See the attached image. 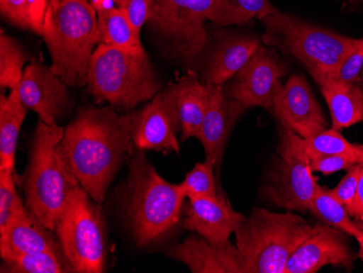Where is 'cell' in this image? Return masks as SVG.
<instances>
[{"mask_svg":"<svg viewBox=\"0 0 363 273\" xmlns=\"http://www.w3.org/2000/svg\"><path fill=\"white\" fill-rule=\"evenodd\" d=\"M3 273H71L75 272L62 250H46L3 260Z\"/></svg>","mask_w":363,"mask_h":273,"instance_id":"obj_26","label":"cell"},{"mask_svg":"<svg viewBox=\"0 0 363 273\" xmlns=\"http://www.w3.org/2000/svg\"><path fill=\"white\" fill-rule=\"evenodd\" d=\"M348 1H350V3H354V0H348Z\"/></svg>","mask_w":363,"mask_h":273,"instance_id":"obj_42","label":"cell"},{"mask_svg":"<svg viewBox=\"0 0 363 273\" xmlns=\"http://www.w3.org/2000/svg\"><path fill=\"white\" fill-rule=\"evenodd\" d=\"M43 40L50 70L73 89L87 85L89 63L98 40L97 11L89 0H50L45 14Z\"/></svg>","mask_w":363,"mask_h":273,"instance_id":"obj_4","label":"cell"},{"mask_svg":"<svg viewBox=\"0 0 363 273\" xmlns=\"http://www.w3.org/2000/svg\"><path fill=\"white\" fill-rule=\"evenodd\" d=\"M49 0H0V11L8 22L43 36Z\"/></svg>","mask_w":363,"mask_h":273,"instance_id":"obj_28","label":"cell"},{"mask_svg":"<svg viewBox=\"0 0 363 273\" xmlns=\"http://www.w3.org/2000/svg\"><path fill=\"white\" fill-rule=\"evenodd\" d=\"M186 195L181 184L168 182L147 160L143 150L132 159L125 194V213L138 247L168 238L181 222Z\"/></svg>","mask_w":363,"mask_h":273,"instance_id":"obj_3","label":"cell"},{"mask_svg":"<svg viewBox=\"0 0 363 273\" xmlns=\"http://www.w3.org/2000/svg\"><path fill=\"white\" fill-rule=\"evenodd\" d=\"M182 227L214 245H224L244 222L225 197H186L182 209Z\"/></svg>","mask_w":363,"mask_h":273,"instance_id":"obj_16","label":"cell"},{"mask_svg":"<svg viewBox=\"0 0 363 273\" xmlns=\"http://www.w3.org/2000/svg\"><path fill=\"white\" fill-rule=\"evenodd\" d=\"M312 228L294 211L254 209L234 233L246 273H285L287 262Z\"/></svg>","mask_w":363,"mask_h":273,"instance_id":"obj_7","label":"cell"},{"mask_svg":"<svg viewBox=\"0 0 363 273\" xmlns=\"http://www.w3.org/2000/svg\"><path fill=\"white\" fill-rule=\"evenodd\" d=\"M55 232L26 209L6 231L0 233V257L7 260L22 255L35 254L61 248Z\"/></svg>","mask_w":363,"mask_h":273,"instance_id":"obj_20","label":"cell"},{"mask_svg":"<svg viewBox=\"0 0 363 273\" xmlns=\"http://www.w3.org/2000/svg\"><path fill=\"white\" fill-rule=\"evenodd\" d=\"M354 257L340 230L317 224L296 248L285 273H315L325 266L352 269Z\"/></svg>","mask_w":363,"mask_h":273,"instance_id":"obj_15","label":"cell"},{"mask_svg":"<svg viewBox=\"0 0 363 273\" xmlns=\"http://www.w3.org/2000/svg\"><path fill=\"white\" fill-rule=\"evenodd\" d=\"M91 1V5L93 6H99L104 5V4L111 3V0H89Z\"/></svg>","mask_w":363,"mask_h":273,"instance_id":"obj_39","label":"cell"},{"mask_svg":"<svg viewBox=\"0 0 363 273\" xmlns=\"http://www.w3.org/2000/svg\"><path fill=\"white\" fill-rule=\"evenodd\" d=\"M362 164L354 165L352 168L348 169L347 174L340 181V184L333 189H328L330 193L346 207L348 211L352 207L354 197L358 189L359 178H360Z\"/></svg>","mask_w":363,"mask_h":273,"instance_id":"obj_36","label":"cell"},{"mask_svg":"<svg viewBox=\"0 0 363 273\" xmlns=\"http://www.w3.org/2000/svg\"><path fill=\"white\" fill-rule=\"evenodd\" d=\"M214 0H156L147 24L162 55L191 62L205 52V22Z\"/></svg>","mask_w":363,"mask_h":273,"instance_id":"obj_9","label":"cell"},{"mask_svg":"<svg viewBox=\"0 0 363 273\" xmlns=\"http://www.w3.org/2000/svg\"><path fill=\"white\" fill-rule=\"evenodd\" d=\"M356 146L357 152H358L359 156L361 158V164H363V145H358V144H354Z\"/></svg>","mask_w":363,"mask_h":273,"instance_id":"obj_40","label":"cell"},{"mask_svg":"<svg viewBox=\"0 0 363 273\" xmlns=\"http://www.w3.org/2000/svg\"><path fill=\"white\" fill-rule=\"evenodd\" d=\"M181 121L172 83L133 113V143L138 150L179 152Z\"/></svg>","mask_w":363,"mask_h":273,"instance_id":"obj_12","label":"cell"},{"mask_svg":"<svg viewBox=\"0 0 363 273\" xmlns=\"http://www.w3.org/2000/svg\"><path fill=\"white\" fill-rule=\"evenodd\" d=\"M261 46L255 35L222 33L210 48L203 69V83L224 85L234 79Z\"/></svg>","mask_w":363,"mask_h":273,"instance_id":"obj_19","label":"cell"},{"mask_svg":"<svg viewBox=\"0 0 363 273\" xmlns=\"http://www.w3.org/2000/svg\"><path fill=\"white\" fill-rule=\"evenodd\" d=\"M337 131L363 121V91L359 84L324 82L319 85Z\"/></svg>","mask_w":363,"mask_h":273,"instance_id":"obj_23","label":"cell"},{"mask_svg":"<svg viewBox=\"0 0 363 273\" xmlns=\"http://www.w3.org/2000/svg\"><path fill=\"white\" fill-rule=\"evenodd\" d=\"M61 147L79 184L103 203L110 183L133 152V113L85 106L65 128Z\"/></svg>","mask_w":363,"mask_h":273,"instance_id":"obj_1","label":"cell"},{"mask_svg":"<svg viewBox=\"0 0 363 273\" xmlns=\"http://www.w3.org/2000/svg\"><path fill=\"white\" fill-rule=\"evenodd\" d=\"M289 68L274 52L261 45L252 58L234 77L226 93L245 109H272L275 96L282 89V77Z\"/></svg>","mask_w":363,"mask_h":273,"instance_id":"obj_11","label":"cell"},{"mask_svg":"<svg viewBox=\"0 0 363 273\" xmlns=\"http://www.w3.org/2000/svg\"><path fill=\"white\" fill-rule=\"evenodd\" d=\"M49 1H50V0H49Z\"/></svg>","mask_w":363,"mask_h":273,"instance_id":"obj_43","label":"cell"},{"mask_svg":"<svg viewBox=\"0 0 363 273\" xmlns=\"http://www.w3.org/2000/svg\"><path fill=\"white\" fill-rule=\"evenodd\" d=\"M28 55L21 43L1 30L0 34V87L18 89L23 77Z\"/></svg>","mask_w":363,"mask_h":273,"instance_id":"obj_29","label":"cell"},{"mask_svg":"<svg viewBox=\"0 0 363 273\" xmlns=\"http://www.w3.org/2000/svg\"><path fill=\"white\" fill-rule=\"evenodd\" d=\"M216 162L206 157L205 162H197L193 170L189 171L184 181L179 183L184 189L186 197L219 196L217 182L214 177Z\"/></svg>","mask_w":363,"mask_h":273,"instance_id":"obj_32","label":"cell"},{"mask_svg":"<svg viewBox=\"0 0 363 273\" xmlns=\"http://www.w3.org/2000/svg\"><path fill=\"white\" fill-rule=\"evenodd\" d=\"M279 123L303 138L328 128L323 110L305 77L291 75L273 101L272 109Z\"/></svg>","mask_w":363,"mask_h":273,"instance_id":"obj_14","label":"cell"},{"mask_svg":"<svg viewBox=\"0 0 363 273\" xmlns=\"http://www.w3.org/2000/svg\"><path fill=\"white\" fill-rule=\"evenodd\" d=\"M359 85H360L361 89H363V68L360 77H359Z\"/></svg>","mask_w":363,"mask_h":273,"instance_id":"obj_41","label":"cell"},{"mask_svg":"<svg viewBox=\"0 0 363 273\" xmlns=\"http://www.w3.org/2000/svg\"><path fill=\"white\" fill-rule=\"evenodd\" d=\"M172 87L181 121L179 140L183 143L189 138H197L201 131L207 109L208 87L194 71H189L177 83H172Z\"/></svg>","mask_w":363,"mask_h":273,"instance_id":"obj_21","label":"cell"},{"mask_svg":"<svg viewBox=\"0 0 363 273\" xmlns=\"http://www.w3.org/2000/svg\"><path fill=\"white\" fill-rule=\"evenodd\" d=\"M111 3L118 5L128 14L130 23L140 34L143 26L147 23L154 10L156 0H111Z\"/></svg>","mask_w":363,"mask_h":273,"instance_id":"obj_35","label":"cell"},{"mask_svg":"<svg viewBox=\"0 0 363 273\" xmlns=\"http://www.w3.org/2000/svg\"><path fill=\"white\" fill-rule=\"evenodd\" d=\"M279 132L277 159L264 185V194L285 211L307 213L319 185L317 178L301 146V136L282 124Z\"/></svg>","mask_w":363,"mask_h":273,"instance_id":"obj_10","label":"cell"},{"mask_svg":"<svg viewBox=\"0 0 363 273\" xmlns=\"http://www.w3.org/2000/svg\"><path fill=\"white\" fill-rule=\"evenodd\" d=\"M352 217L363 222V164L361 169L360 178H359L358 189H357L356 197L350 211H348Z\"/></svg>","mask_w":363,"mask_h":273,"instance_id":"obj_37","label":"cell"},{"mask_svg":"<svg viewBox=\"0 0 363 273\" xmlns=\"http://www.w3.org/2000/svg\"><path fill=\"white\" fill-rule=\"evenodd\" d=\"M26 109L19 87L0 97V170H14L16 144Z\"/></svg>","mask_w":363,"mask_h":273,"instance_id":"obj_22","label":"cell"},{"mask_svg":"<svg viewBox=\"0 0 363 273\" xmlns=\"http://www.w3.org/2000/svg\"><path fill=\"white\" fill-rule=\"evenodd\" d=\"M167 256L186 264L194 273H246L238 246L214 245L201 236L191 235L167 252Z\"/></svg>","mask_w":363,"mask_h":273,"instance_id":"obj_18","label":"cell"},{"mask_svg":"<svg viewBox=\"0 0 363 273\" xmlns=\"http://www.w3.org/2000/svg\"><path fill=\"white\" fill-rule=\"evenodd\" d=\"M358 164H361L359 154L328 155L310 160L312 172H320L324 175L346 170Z\"/></svg>","mask_w":363,"mask_h":273,"instance_id":"obj_34","label":"cell"},{"mask_svg":"<svg viewBox=\"0 0 363 273\" xmlns=\"http://www.w3.org/2000/svg\"><path fill=\"white\" fill-rule=\"evenodd\" d=\"M79 185L69 197L56 233L63 254L77 273H101L106 264V228L101 208Z\"/></svg>","mask_w":363,"mask_h":273,"instance_id":"obj_8","label":"cell"},{"mask_svg":"<svg viewBox=\"0 0 363 273\" xmlns=\"http://www.w3.org/2000/svg\"><path fill=\"white\" fill-rule=\"evenodd\" d=\"M309 211L321 221L354 238H358L363 232V228L350 219L346 207L328 189H323L320 185H318Z\"/></svg>","mask_w":363,"mask_h":273,"instance_id":"obj_27","label":"cell"},{"mask_svg":"<svg viewBox=\"0 0 363 273\" xmlns=\"http://www.w3.org/2000/svg\"><path fill=\"white\" fill-rule=\"evenodd\" d=\"M277 12L270 0H214L208 20L219 26H244Z\"/></svg>","mask_w":363,"mask_h":273,"instance_id":"obj_24","label":"cell"},{"mask_svg":"<svg viewBox=\"0 0 363 273\" xmlns=\"http://www.w3.org/2000/svg\"><path fill=\"white\" fill-rule=\"evenodd\" d=\"M19 93L23 105L49 126L70 115L74 106L68 85L38 61H32L24 69Z\"/></svg>","mask_w":363,"mask_h":273,"instance_id":"obj_13","label":"cell"},{"mask_svg":"<svg viewBox=\"0 0 363 273\" xmlns=\"http://www.w3.org/2000/svg\"><path fill=\"white\" fill-rule=\"evenodd\" d=\"M13 174L14 170H0V233L28 209L16 191Z\"/></svg>","mask_w":363,"mask_h":273,"instance_id":"obj_31","label":"cell"},{"mask_svg":"<svg viewBox=\"0 0 363 273\" xmlns=\"http://www.w3.org/2000/svg\"><path fill=\"white\" fill-rule=\"evenodd\" d=\"M359 243V257L363 260V232L357 238Z\"/></svg>","mask_w":363,"mask_h":273,"instance_id":"obj_38","label":"cell"},{"mask_svg":"<svg viewBox=\"0 0 363 273\" xmlns=\"http://www.w3.org/2000/svg\"><path fill=\"white\" fill-rule=\"evenodd\" d=\"M95 9L97 11L99 44L122 48L143 46L140 34L136 32L128 19V14L121 8L107 6Z\"/></svg>","mask_w":363,"mask_h":273,"instance_id":"obj_25","label":"cell"},{"mask_svg":"<svg viewBox=\"0 0 363 273\" xmlns=\"http://www.w3.org/2000/svg\"><path fill=\"white\" fill-rule=\"evenodd\" d=\"M301 143L310 160L328 155L358 154L354 144L348 142L333 128H326L310 138H301Z\"/></svg>","mask_w":363,"mask_h":273,"instance_id":"obj_30","label":"cell"},{"mask_svg":"<svg viewBox=\"0 0 363 273\" xmlns=\"http://www.w3.org/2000/svg\"><path fill=\"white\" fill-rule=\"evenodd\" d=\"M65 128L40 120L33 132L30 162L24 174L26 207L47 229L56 231L72 191L79 186L61 147Z\"/></svg>","mask_w":363,"mask_h":273,"instance_id":"obj_2","label":"cell"},{"mask_svg":"<svg viewBox=\"0 0 363 273\" xmlns=\"http://www.w3.org/2000/svg\"><path fill=\"white\" fill-rule=\"evenodd\" d=\"M363 68V38H358L357 44L344 57L340 66L334 72L330 82L340 84H356ZM326 81V82H328ZM321 85V84H320Z\"/></svg>","mask_w":363,"mask_h":273,"instance_id":"obj_33","label":"cell"},{"mask_svg":"<svg viewBox=\"0 0 363 273\" xmlns=\"http://www.w3.org/2000/svg\"><path fill=\"white\" fill-rule=\"evenodd\" d=\"M260 21L264 26V45L277 47L298 60L318 85L333 77L344 57L358 42V38L340 35L281 11Z\"/></svg>","mask_w":363,"mask_h":273,"instance_id":"obj_6","label":"cell"},{"mask_svg":"<svg viewBox=\"0 0 363 273\" xmlns=\"http://www.w3.org/2000/svg\"><path fill=\"white\" fill-rule=\"evenodd\" d=\"M208 87V103L205 117L198 133V140L205 150L206 157L216 162V168L221 167L226 143L234 123L245 112V108L230 99L223 85Z\"/></svg>","mask_w":363,"mask_h":273,"instance_id":"obj_17","label":"cell"},{"mask_svg":"<svg viewBox=\"0 0 363 273\" xmlns=\"http://www.w3.org/2000/svg\"><path fill=\"white\" fill-rule=\"evenodd\" d=\"M87 89L96 103L128 111L152 101L161 84L144 47L99 44L89 63Z\"/></svg>","mask_w":363,"mask_h":273,"instance_id":"obj_5","label":"cell"}]
</instances>
